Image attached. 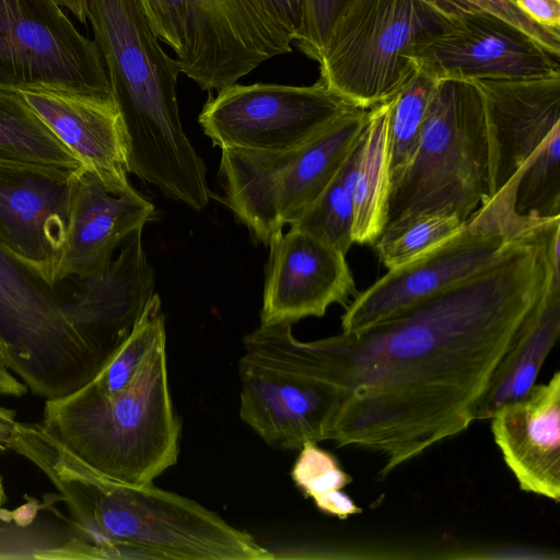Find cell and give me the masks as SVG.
I'll list each match as a JSON object with an SVG mask.
<instances>
[{
	"instance_id": "obj_1",
	"label": "cell",
	"mask_w": 560,
	"mask_h": 560,
	"mask_svg": "<svg viewBox=\"0 0 560 560\" xmlns=\"http://www.w3.org/2000/svg\"><path fill=\"white\" fill-rule=\"evenodd\" d=\"M551 236L535 229L483 269L393 316L310 341L341 392L328 440L377 453L386 477L467 430L504 354L560 294Z\"/></svg>"
},
{
	"instance_id": "obj_2",
	"label": "cell",
	"mask_w": 560,
	"mask_h": 560,
	"mask_svg": "<svg viewBox=\"0 0 560 560\" xmlns=\"http://www.w3.org/2000/svg\"><path fill=\"white\" fill-rule=\"evenodd\" d=\"M62 491L95 559L269 560L253 536L196 501L155 487L96 476L45 435L31 454Z\"/></svg>"
},
{
	"instance_id": "obj_3",
	"label": "cell",
	"mask_w": 560,
	"mask_h": 560,
	"mask_svg": "<svg viewBox=\"0 0 560 560\" xmlns=\"http://www.w3.org/2000/svg\"><path fill=\"white\" fill-rule=\"evenodd\" d=\"M88 21L122 117L129 173L195 210L209 205L207 167L184 132L180 73L139 0H86Z\"/></svg>"
},
{
	"instance_id": "obj_4",
	"label": "cell",
	"mask_w": 560,
	"mask_h": 560,
	"mask_svg": "<svg viewBox=\"0 0 560 560\" xmlns=\"http://www.w3.org/2000/svg\"><path fill=\"white\" fill-rule=\"evenodd\" d=\"M38 424L100 478L122 486L153 483L176 464L182 433L168 384L166 340L122 390L106 395L84 385L46 399Z\"/></svg>"
},
{
	"instance_id": "obj_5",
	"label": "cell",
	"mask_w": 560,
	"mask_h": 560,
	"mask_svg": "<svg viewBox=\"0 0 560 560\" xmlns=\"http://www.w3.org/2000/svg\"><path fill=\"white\" fill-rule=\"evenodd\" d=\"M489 200L482 90L475 80L436 79L417 153L390 189L386 225L421 213L455 214L465 222Z\"/></svg>"
},
{
	"instance_id": "obj_6",
	"label": "cell",
	"mask_w": 560,
	"mask_h": 560,
	"mask_svg": "<svg viewBox=\"0 0 560 560\" xmlns=\"http://www.w3.org/2000/svg\"><path fill=\"white\" fill-rule=\"evenodd\" d=\"M369 109L352 107L308 141L290 149H221L224 202L265 245L317 199L358 142Z\"/></svg>"
},
{
	"instance_id": "obj_7",
	"label": "cell",
	"mask_w": 560,
	"mask_h": 560,
	"mask_svg": "<svg viewBox=\"0 0 560 560\" xmlns=\"http://www.w3.org/2000/svg\"><path fill=\"white\" fill-rule=\"evenodd\" d=\"M291 327L259 325L244 337L238 364L241 419L268 445L284 451L328 440L341 396Z\"/></svg>"
},
{
	"instance_id": "obj_8",
	"label": "cell",
	"mask_w": 560,
	"mask_h": 560,
	"mask_svg": "<svg viewBox=\"0 0 560 560\" xmlns=\"http://www.w3.org/2000/svg\"><path fill=\"white\" fill-rule=\"evenodd\" d=\"M57 287L31 275L0 247V341L11 371L46 399L84 386L105 361L75 323L70 295Z\"/></svg>"
},
{
	"instance_id": "obj_9",
	"label": "cell",
	"mask_w": 560,
	"mask_h": 560,
	"mask_svg": "<svg viewBox=\"0 0 560 560\" xmlns=\"http://www.w3.org/2000/svg\"><path fill=\"white\" fill-rule=\"evenodd\" d=\"M444 20L419 0H342L318 80L355 107L380 105L408 81L417 67L413 48Z\"/></svg>"
},
{
	"instance_id": "obj_10",
	"label": "cell",
	"mask_w": 560,
	"mask_h": 560,
	"mask_svg": "<svg viewBox=\"0 0 560 560\" xmlns=\"http://www.w3.org/2000/svg\"><path fill=\"white\" fill-rule=\"evenodd\" d=\"M180 72L220 92L264 61L292 50L265 0H139Z\"/></svg>"
},
{
	"instance_id": "obj_11",
	"label": "cell",
	"mask_w": 560,
	"mask_h": 560,
	"mask_svg": "<svg viewBox=\"0 0 560 560\" xmlns=\"http://www.w3.org/2000/svg\"><path fill=\"white\" fill-rule=\"evenodd\" d=\"M541 223L518 219L509 197H492L456 234L410 262L388 269L369 289L358 293L341 317V331L364 330L483 269L514 240Z\"/></svg>"
},
{
	"instance_id": "obj_12",
	"label": "cell",
	"mask_w": 560,
	"mask_h": 560,
	"mask_svg": "<svg viewBox=\"0 0 560 560\" xmlns=\"http://www.w3.org/2000/svg\"><path fill=\"white\" fill-rule=\"evenodd\" d=\"M113 94L102 55L56 0H0V90Z\"/></svg>"
},
{
	"instance_id": "obj_13",
	"label": "cell",
	"mask_w": 560,
	"mask_h": 560,
	"mask_svg": "<svg viewBox=\"0 0 560 560\" xmlns=\"http://www.w3.org/2000/svg\"><path fill=\"white\" fill-rule=\"evenodd\" d=\"M352 107L320 80L308 86L234 83L205 103L198 121L220 149L275 151L308 141Z\"/></svg>"
},
{
	"instance_id": "obj_14",
	"label": "cell",
	"mask_w": 560,
	"mask_h": 560,
	"mask_svg": "<svg viewBox=\"0 0 560 560\" xmlns=\"http://www.w3.org/2000/svg\"><path fill=\"white\" fill-rule=\"evenodd\" d=\"M78 170L0 159V247L49 287L58 285Z\"/></svg>"
},
{
	"instance_id": "obj_15",
	"label": "cell",
	"mask_w": 560,
	"mask_h": 560,
	"mask_svg": "<svg viewBox=\"0 0 560 560\" xmlns=\"http://www.w3.org/2000/svg\"><path fill=\"white\" fill-rule=\"evenodd\" d=\"M411 58L435 79H525L560 73L559 57L504 20L486 12L444 20Z\"/></svg>"
},
{
	"instance_id": "obj_16",
	"label": "cell",
	"mask_w": 560,
	"mask_h": 560,
	"mask_svg": "<svg viewBox=\"0 0 560 560\" xmlns=\"http://www.w3.org/2000/svg\"><path fill=\"white\" fill-rule=\"evenodd\" d=\"M260 312V325L322 317L332 304L345 308L358 291L346 255L290 228L273 235Z\"/></svg>"
},
{
	"instance_id": "obj_17",
	"label": "cell",
	"mask_w": 560,
	"mask_h": 560,
	"mask_svg": "<svg viewBox=\"0 0 560 560\" xmlns=\"http://www.w3.org/2000/svg\"><path fill=\"white\" fill-rule=\"evenodd\" d=\"M477 82L485 96L491 199L514 190L524 166L560 130V73Z\"/></svg>"
},
{
	"instance_id": "obj_18",
	"label": "cell",
	"mask_w": 560,
	"mask_h": 560,
	"mask_svg": "<svg viewBox=\"0 0 560 560\" xmlns=\"http://www.w3.org/2000/svg\"><path fill=\"white\" fill-rule=\"evenodd\" d=\"M16 92L109 192H137L128 178L126 132L113 94L52 89Z\"/></svg>"
},
{
	"instance_id": "obj_19",
	"label": "cell",
	"mask_w": 560,
	"mask_h": 560,
	"mask_svg": "<svg viewBox=\"0 0 560 560\" xmlns=\"http://www.w3.org/2000/svg\"><path fill=\"white\" fill-rule=\"evenodd\" d=\"M494 442L520 488L560 500V372L489 419Z\"/></svg>"
},
{
	"instance_id": "obj_20",
	"label": "cell",
	"mask_w": 560,
	"mask_h": 560,
	"mask_svg": "<svg viewBox=\"0 0 560 560\" xmlns=\"http://www.w3.org/2000/svg\"><path fill=\"white\" fill-rule=\"evenodd\" d=\"M154 205L138 191L115 196L85 167L77 171L67 242L56 282L83 279L105 269L136 230L154 218Z\"/></svg>"
},
{
	"instance_id": "obj_21",
	"label": "cell",
	"mask_w": 560,
	"mask_h": 560,
	"mask_svg": "<svg viewBox=\"0 0 560 560\" xmlns=\"http://www.w3.org/2000/svg\"><path fill=\"white\" fill-rule=\"evenodd\" d=\"M390 100L369 109L353 170V226L357 244L374 245L388 213V115Z\"/></svg>"
},
{
	"instance_id": "obj_22",
	"label": "cell",
	"mask_w": 560,
	"mask_h": 560,
	"mask_svg": "<svg viewBox=\"0 0 560 560\" xmlns=\"http://www.w3.org/2000/svg\"><path fill=\"white\" fill-rule=\"evenodd\" d=\"M560 332V296L549 298L500 361L479 402L476 420H489L502 405L524 396Z\"/></svg>"
},
{
	"instance_id": "obj_23",
	"label": "cell",
	"mask_w": 560,
	"mask_h": 560,
	"mask_svg": "<svg viewBox=\"0 0 560 560\" xmlns=\"http://www.w3.org/2000/svg\"><path fill=\"white\" fill-rule=\"evenodd\" d=\"M0 159L82 167L70 151L18 92L0 90Z\"/></svg>"
},
{
	"instance_id": "obj_24",
	"label": "cell",
	"mask_w": 560,
	"mask_h": 560,
	"mask_svg": "<svg viewBox=\"0 0 560 560\" xmlns=\"http://www.w3.org/2000/svg\"><path fill=\"white\" fill-rule=\"evenodd\" d=\"M435 82L434 77L417 66L408 81L390 98L387 125L390 189L417 153Z\"/></svg>"
},
{
	"instance_id": "obj_25",
	"label": "cell",
	"mask_w": 560,
	"mask_h": 560,
	"mask_svg": "<svg viewBox=\"0 0 560 560\" xmlns=\"http://www.w3.org/2000/svg\"><path fill=\"white\" fill-rule=\"evenodd\" d=\"M166 340L165 315L158 294L144 306L130 334L106 358L89 388L113 395L126 388L135 378L152 350Z\"/></svg>"
},
{
	"instance_id": "obj_26",
	"label": "cell",
	"mask_w": 560,
	"mask_h": 560,
	"mask_svg": "<svg viewBox=\"0 0 560 560\" xmlns=\"http://www.w3.org/2000/svg\"><path fill=\"white\" fill-rule=\"evenodd\" d=\"M359 140L331 182L291 225L345 255L353 244V170Z\"/></svg>"
},
{
	"instance_id": "obj_27",
	"label": "cell",
	"mask_w": 560,
	"mask_h": 560,
	"mask_svg": "<svg viewBox=\"0 0 560 560\" xmlns=\"http://www.w3.org/2000/svg\"><path fill=\"white\" fill-rule=\"evenodd\" d=\"M513 210L526 222L560 218V130L518 174Z\"/></svg>"
},
{
	"instance_id": "obj_28",
	"label": "cell",
	"mask_w": 560,
	"mask_h": 560,
	"mask_svg": "<svg viewBox=\"0 0 560 560\" xmlns=\"http://www.w3.org/2000/svg\"><path fill=\"white\" fill-rule=\"evenodd\" d=\"M464 224L455 214H416L387 224L373 246L383 265L395 269L443 243Z\"/></svg>"
},
{
	"instance_id": "obj_29",
	"label": "cell",
	"mask_w": 560,
	"mask_h": 560,
	"mask_svg": "<svg viewBox=\"0 0 560 560\" xmlns=\"http://www.w3.org/2000/svg\"><path fill=\"white\" fill-rule=\"evenodd\" d=\"M443 19L462 13L486 12L515 26L550 54L560 57V34L536 24L522 13L514 0H419Z\"/></svg>"
},
{
	"instance_id": "obj_30",
	"label": "cell",
	"mask_w": 560,
	"mask_h": 560,
	"mask_svg": "<svg viewBox=\"0 0 560 560\" xmlns=\"http://www.w3.org/2000/svg\"><path fill=\"white\" fill-rule=\"evenodd\" d=\"M291 470V477L300 490L313 500L332 490H341L351 483L352 478L329 452L307 442Z\"/></svg>"
},
{
	"instance_id": "obj_31",
	"label": "cell",
	"mask_w": 560,
	"mask_h": 560,
	"mask_svg": "<svg viewBox=\"0 0 560 560\" xmlns=\"http://www.w3.org/2000/svg\"><path fill=\"white\" fill-rule=\"evenodd\" d=\"M341 2L342 0H302L303 23L295 43L305 56L317 62Z\"/></svg>"
},
{
	"instance_id": "obj_32",
	"label": "cell",
	"mask_w": 560,
	"mask_h": 560,
	"mask_svg": "<svg viewBox=\"0 0 560 560\" xmlns=\"http://www.w3.org/2000/svg\"><path fill=\"white\" fill-rule=\"evenodd\" d=\"M514 3L533 22L560 34V0H514Z\"/></svg>"
},
{
	"instance_id": "obj_33",
	"label": "cell",
	"mask_w": 560,
	"mask_h": 560,
	"mask_svg": "<svg viewBox=\"0 0 560 560\" xmlns=\"http://www.w3.org/2000/svg\"><path fill=\"white\" fill-rule=\"evenodd\" d=\"M292 42L298 40L303 23L302 0H265Z\"/></svg>"
},
{
	"instance_id": "obj_34",
	"label": "cell",
	"mask_w": 560,
	"mask_h": 560,
	"mask_svg": "<svg viewBox=\"0 0 560 560\" xmlns=\"http://www.w3.org/2000/svg\"><path fill=\"white\" fill-rule=\"evenodd\" d=\"M313 501L320 512L341 520L359 514L362 511L361 508L341 490L329 491L315 498Z\"/></svg>"
},
{
	"instance_id": "obj_35",
	"label": "cell",
	"mask_w": 560,
	"mask_h": 560,
	"mask_svg": "<svg viewBox=\"0 0 560 560\" xmlns=\"http://www.w3.org/2000/svg\"><path fill=\"white\" fill-rule=\"evenodd\" d=\"M27 390L26 385L11 371L5 348L0 341V396L21 397Z\"/></svg>"
},
{
	"instance_id": "obj_36",
	"label": "cell",
	"mask_w": 560,
	"mask_h": 560,
	"mask_svg": "<svg viewBox=\"0 0 560 560\" xmlns=\"http://www.w3.org/2000/svg\"><path fill=\"white\" fill-rule=\"evenodd\" d=\"M15 417L16 413L12 409L4 413H0V451L9 448L19 422Z\"/></svg>"
},
{
	"instance_id": "obj_37",
	"label": "cell",
	"mask_w": 560,
	"mask_h": 560,
	"mask_svg": "<svg viewBox=\"0 0 560 560\" xmlns=\"http://www.w3.org/2000/svg\"><path fill=\"white\" fill-rule=\"evenodd\" d=\"M63 9H67L80 23L88 22L86 0H56Z\"/></svg>"
},
{
	"instance_id": "obj_38",
	"label": "cell",
	"mask_w": 560,
	"mask_h": 560,
	"mask_svg": "<svg viewBox=\"0 0 560 560\" xmlns=\"http://www.w3.org/2000/svg\"><path fill=\"white\" fill-rule=\"evenodd\" d=\"M9 410H10V409H8V408H4V407H1V406H0V413H4V412H7V411H9Z\"/></svg>"
}]
</instances>
